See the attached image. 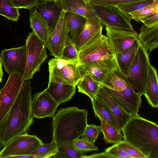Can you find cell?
<instances>
[{"label": "cell", "instance_id": "1", "mask_svg": "<svg viewBox=\"0 0 158 158\" xmlns=\"http://www.w3.org/2000/svg\"><path fill=\"white\" fill-rule=\"evenodd\" d=\"M30 82L24 81L14 103L0 123V145L4 147L17 136L27 133L34 122Z\"/></svg>", "mask_w": 158, "mask_h": 158}, {"label": "cell", "instance_id": "2", "mask_svg": "<svg viewBox=\"0 0 158 158\" xmlns=\"http://www.w3.org/2000/svg\"><path fill=\"white\" fill-rule=\"evenodd\" d=\"M86 109L70 106L61 108L53 118L52 141L58 148L73 146V140L83 134L87 125Z\"/></svg>", "mask_w": 158, "mask_h": 158}, {"label": "cell", "instance_id": "3", "mask_svg": "<svg viewBox=\"0 0 158 158\" xmlns=\"http://www.w3.org/2000/svg\"><path fill=\"white\" fill-rule=\"evenodd\" d=\"M123 140L147 158H158V126L139 115L132 117L123 127Z\"/></svg>", "mask_w": 158, "mask_h": 158}, {"label": "cell", "instance_id": "4", "mask_svg": "<svg viewBox=\"0 0 158 158\" xmlns=\"http://www.w3.org/2000/svg\"><path fill=\"white\" fill-rule=\"evenodd\" d=\"M78 63L95 62L112 69L118 67L115 54L108 38L97 34L83 48L78 52Z\"/></svg>", "mask_w": 158, "mask_h": 158}, {"label": "cell", "instance_id": "5", "mask_svg": "<svg viewBox=\"0 0 158 158\" xmlns=\"http://www.w3.org/2000/svg\"><path fill=\"white\" fill-rule=\"evenodd\" d=\"M25 44L27 62L22 77L24 81L32 79L34 74L40 71L41 64L48 58L45 44L33 31L28 35Z\"/></svg>", "mask_w": 158, "mask_h": 158}, {"label": "cell", "instance_id": "6", "mask_svg": "<svg viewBox=\"0 0 158 158\" xmlns=\"http://www.w3.org/2000/svg\"><path fill=\"white\" fill-rule=\"evenodd\" d=\"M149 54L139 44L131 65L129 75L127 77L133 90L141 95L145 93L150 64Z\"/></svg>", "mask_w": 158, "mask_h": 158}, {"label": "cell", "instance_id": "7", "mask_svg": "<svg viewBox=\"0 0 158 158\" xmlns=\"http://www.w3.org/2000/svg\"><path fill=\"white\" fill-rule=\"evenodd\" d=\"M89 7L102 21L104 26L127 31L134 30L131 19L116 6L88 3Z\"/></svg>", "mask_w": 158, "mask_h": 158}, {"label": "cell", "instance_id": "8", "mask_svg": "<svg viewBox=\"0 0 158 158\" xmlns=\"http://www.w3.org/2000/svg\"><path fill=\"white\" fill-rule=\"evenodd\" d=\"M78 60L51 59L48 62L49 81H53L76 85L81 79L77 67Z\"/></svg>", "mask_w": 158, "mask_h": 158}, {"label": "cell", "instance_id": "9", "mask_svg": "<svg viewBox=\"0 0 158 158\" xmlns=\"http://www.w3.org/2000/svg\"><path fill=\"white\" fill-rule=\"evenodd\" d=\"M43 143L36 135L27 133L17 136L0 151V158L13 156L31 155Z\"/></svg>", "mask_w": 158, "mask_h": 158}, {"label": "cell", "instance_id": "10", "mask_svg": "<svg viewBox=\"0 0 158 158\" xmlns=\"http://www.w3.org/2000/svg\"><path fill=\"white\" fill-rule=\"evenodd\" d=\"M101 84L125 112L132 117L139 115L138 112L142 103L141 95L133 90L129 82L127 86L121 91L115 90L107 85Z\"/></svg>", "mask_w": 158, "mask_h": 158}, {"label": "cell", "instance_id": "11", "mask_svg": "<svg viewBox=\"0 0 158 158\" xmlns=\"http://www.w3.org/2000/svg\"><path fill=\"white\" fill-rule=\"evenodd\" d=\"M20 74H9L4 86L0 89V123L14 103L24 81Z\"/></svg>", "mask_w": 158, "mask_h": 158}, {"label": "cell", "instance_id": "12", "mask_svg": "<svg viewBox=\"0 0 158 158\" xmlns=\"http://www.w3.org/2000/svg\"><path fill=\"white\" fill-rule=\"evenodd\" d=\"M0 57L2 65L9 74L16 73L23 76L27 62L25 44L20 47L3 49Z\"/></svg>", "mask_w": 158, "mask_h": 158}, {"label": "cell", "instance_id": "13", "mask_svg": "<svg viewBox=\"0 0 158 158\" xmlns=\"http://www.w3.org/2000/svg\"><path fill=\"white\" fill-rule=\"evenodd\" d=\"M59 105L45 89L34 95L31 102L32 114L39 119L53 117Z\"/></svg>", "mask_w": 158, "mask_h": 158}, {"label": "cell", "instance_id": "14", "mask_svg": "<svg viewBox=\"0 0 158 158\" xmlns=\"http://www.w3.org/2000/svg\"><path fill=\"white\" fill-rule=\"evenodd\" d=\"M62 10L59 20L49 37L47 47L55 58H60L68 34L65 15Z\"/></svg>", "mask_w": 158, "mask_h": 158}, {"label": "cell", "instance_id": "15", "mask_svg": "<svg viewBox=\"0 0 158 158\" xmlns=\"http://www.w3.org/2000/svg\"><path fill=\"white\" fill-rule=\"evenodd\" d=\"M105 30L115 54L126 50L138 40V34L135 30L127 31L107 26Z\"/></svg>", "mask_w": 158, "mask_h": 158}, {"label": "cell", "instance_id": "16", "mask_svg": "<svg viewBox=\"0 0 158 158\" xmlns=\"http://www.w3.org/2000/svg\"><path fill=\"white\" fill-rule=\"evenodd\" d=\"M95 98L106 106L115 121L118 130L121 132L123 127L132 117L117 104L101 84Z\"/></svg>", "mask_w": 158, "mask_h": 158}, {"label": "cell", "instance_id": "17", "mask_svg": "<svg viewBox=\"0 0 158 158\" xmlns=\"http://www.w3.org/2000/svg\"><path fill=\"white\" fill-rule=\"evenodd\" d=\"M66 12L81 15L94 21L104 27L103 23L89 7L85 0H57L56 2Z\"/></svg>", "mask_w": 158, "mask_h": 158}, {"label": "cell", "instance_id": "18", "mask_svg": "<svg viewBox=\"0 0 158 158\" xmlns=\"http://www.w3.org/2000/svg\"><path fill=\"white\" fill-rule=\"evenodd\" d=\"M35 7L34 10L47 21L52 34L59 20L61 7L56 2L43 0Z\"/></svg>", "mask_w": 158, "mask_h": 158}, {"label": "cell", "instance_id": "19", "mask_svg": "<svg viewBox=\"0 0 158 158\" xmlns=\"http://www.w3.org/2000/svg\"><path fill=\"white\" fill-rule=\"evenodd\" d=\"M76 85L58 81H49L47 91L59 104L70 100L76 93Z\"/></svg>", "mask_w": 158, "mask_h": 158}, {"label": "cell", "instance_id": "20", "mask_svg": "<svg viewBox=\"0 0 158 158\" xmlns=\"http://www.w3.org/2000/svg\"><path fill=\"white\" fill-rule=\"evenodd\" d=\"M77 67L81 78L88 73L95 81L105 85L114 69L105 67L95 62L78 63Z\"/></svg>", "mask_w": 158, "mask_h": 158}, {"label": "cell", "instance_id": "21", "mask_svg": "<svg viewBox=\"0 0 158 158\" xmlns=\"http://www.w3.org/2000/svg\"><path fill=\"white\" fill-rule=\"evenodd\" d=\"M138 34V40L148 53L158 47V23L147 26L143 24Z\"/></svg>", "mask_w": 158, "mask_h": 158}, {"label": "cell", "instance_id": "22", "mask_svg": "<svg viewBox=\"0 0 158 158\" xmlns=\"http://www.w3.org/2000/svg\"><path fill=\"white\" fill-rule=\"evenodd\" d=\"M149 104L152 108L158 106V82L156 69L150 64L148 76L144 95Z\"/></svg>", "mask_w": 158, "mask_h": 158}, {"label": "cell", "instance_id": "23", "mask_svg": "<svg viewBox=\"0 0 158 158\" xmlns=\"http://www.w3.org/2000/svg\"><path fill=\"white\" fill-rule=\"evenodd\" d=\"M30 27L47 47L51 33L47 21L35 10L30 12Z\"/></svg>", "mask_w": 158, "mask_h": 158}, {"label": "cell", "instance_id": "24", "mask_svg": "<svg viewBox=\"0 0 158 158\" xmlns=\"http://www.w3.org/2000/svg\"><path fill=\"white\" fill-rule=\"evenodd\" d=\"M103 27L100 23L86 19L83 30L73 43L77 51L83 48L97 34L102 31Z\"/></svg>", "mask_w": 158, "mask_h": 158}, {"label": "cell", "instance_id": "25", "mask_svg": "<svg viewBox=\"0 0 158 158\" xmlns=\"http://www.w3.org/2000/svg\"><path fill=\"white\" fill-rule=\"evenodd\" d=\"M139 44L137 40L126 50L115 53L118 68L126 77L129 75L131 65Z\"/></svg>", "mask_w": 158, "mask_h": 158}, {"label": "cell", "instance_id": "26", "mask_svg": "<svg viewBox=\"0 0 158 158\" xmlns=\"http://www.w3.org/2000/svg\"><path fill=\"white\" fill-rule=\"evenodd\" d=\"M68 34L73 43L83 29L86 19L78 15L67 11L65 15Z\"/></svg>", "mask_w": 158, "mask_h": 158}, {"label": "cell", "instance_id": "27", "mask_svg": "<svg viewBox=\"0 0 158 158\" xmlns=\"http://www.w3.org/2000/svg\"><path fill=\"white\" fill-rule=\"evenodd\" d=\"M101 85L89 74L86 73L81 78L76 86L79 92L86 94L92 99L95 98Z\"/></svg>", "mask_w": 158, "mask_h": 158}, {"label": "cell", "instance_id": "28", "mask_svg": "<svg viewBox=\"0 0 158 158\" xmlns=\"http://www.w3.org/2000/svg\"><path fill=\"white\" fill-rule=\"evenodd\" d=\"M99 119L101 122L102 132L106 143L115 144L122 141L123 136L120 132L103 119Z\"/></svg>", "mask_w": 158, "mask_h": 158}, {"label": "cell", "instance_id": "29", "mask_svg": "<svg viewBox=\"0 0 158 158\" xmlns=\"http://www.w3.org/2000/svg\"><path fill=\"white\" fill-rule=\"evenodd\" d=\"M91 101L95 116L103 119L118 130L115 121L106 106L96 98Z\"/></svg>", "mask_w": 158, "mask_h": 158}, {"label": "cell", "instance_id": "30", "mask_svg": "<svg viewBox=\"0 0 158 158\" xmlns=\"http://www.w3.org/2000/svg\"><path fill=\"white\" fill-rule=\"evenodd\" d=\"M128 83L127 77L117 67L113 70L106 85L115 90L121 91L127 86Z\"/></svg>", "mask_w": 158, "mask_h": 158}, {"label": "cell", "instance_id": "31", "mask_svg": "<svg viewBox=\"0 0 158 158\" xmlns=\"http://www.w3.org/2000/svg\"><path fill=\"white\" fill-rule=\"evenodd\" d=\"M19 9L16 7L11 0H0V15L9 20L17 21L20 15Z\"/></svg>", "mask_w": 158, "mask_h": 158}, {"label": "cell", "instance_id": "32", "mask_svg": "<svg viewBox=\"0 0 158 158\" xmlns=\"http://www.w3.org/2000/svg\"><path fill=\"white\" fill-rule=\"evenodd\" d=\"M158 12V0L138 10L130 13L128 14L131 19L139 22L142 19L153 15Z\"/></svg>", "mask_w": 158, "mask_h": 158}, {"label": "cell", "instance_id": "33", "mask_svg": "<svg viewBox=\"0 0 158 158\" xmlns=\"http://www.w3.org/2000/svg\"><path fill=\"white\" fill-rule=\"evenodd\" d=\"M58 152V148L56 143L53 141L47 143H43L31 155L36 158H52Z\"/></svg>", "mask_w": 158, "mask_h": 158}, {"label": "cell", "instance_id": "34", "mask_svg": "<svg viewBox=\"0 0 158 158\" xmlns=\"http://www.w3.org/2000/svg\"><path fill=\"white\" fill-rule=\"evenodd\" d=\"M157 0H139L116 6L128 16L129 13L138 10Z\"/></svg>", "mask_w": 158, "mask_h": 158}, {"label": "cell", "instance_id": "35", "mask_svg": "<svg viewBox=\"0 0 158 158\" xmlns=\"http://www.w3.org/2000/svg\"><path fill=\"white\" fill-rule=\"evenodd\" d=\"M83 153L76 149L73 146H63L58 148L56 154L52 158H85Z\"/></svg>", "mask_w": 158, "mask_h": 158}, {"label": "cell", "instance_id": "36", "mask_svg": "<svg viewBox=\"0 0 158 158\" xmlns=\"http://www.w3.org/2000/svg\"><path fill=\"white\" fill-rule=\"evenodd\" d=\"M78 52L68 34L61 56L60 58L66 60H78Z\"/></svg>", "mask_w": 158, "mask_h": 158}, {"label": "cell", "instance_id": "37", "mask_svg": "<svg viewBox=\"0 0 158 158\" xmlns=\"http://www.w3.org/2000/svg\"><path fill=\"white\" fill-rule=\"evenodd\" d=\"M101 132L100 125L97 126L93 124H87L81 138L94 143Z\"/></svg>", "mask_w": 158, "mask_h": 158}, {"label": "cell", "instance_id": "38", "mask_svg": "<svg viewBox=\"0 0 158 158\" xmlns=\"http://www.w3.org/2000/svg\"><path fill=\"white\" fill-rule=\"evenodd\" d=\"M116 144L132 158H147L138 149L124 140Z\"/></svg>", "mask_w": 158, "mask_h": 158}, {"label": "cell", "instance_id": "39", "mask_svg": "<svg viewBox=\"0 0 158 158\" xmlns=\"http://www.w3.org/2000/svg\"><path fill=\"white\" fill-rule=\"evenodd\" d=\"M73 145L76 149L82 153L96 151L98 149L94 143L81 138L73 140Z\"/></svg>", "mask_w": 158, "mask_h": 158}, {"label": "cell", "instance_id": "40", "mask_svg": "<svg viewBox=\"0 0 158 158\" xmlns=\"http://www.w3.org/2000/svg\"><path fill=\"white\" fill-rule=\"evenodd\" d=\"M105 152L111 158H132L116 144L106 149Z\"/></svg>", "mask_w": 158, "mask_h": 158}, {"label": "cell", "instance_id": "41", "mask_svg": "<svg viewBox=\"0 0 158 158\" xmlns=\"http://www.w3.org/2000/svg\"><path fill=\"white\" fill-rule=\"evenodd\" d=\"M14 6L18 8L31 10L38 3L39 0H11Z\"/></svg>", "mask_w": 158, "mask_h": 158}, {"label": "cell", "instance_id": "42", "mask_svg": "<svg viewBox=\"0 0 158 158\" xmlns=\"http://www.w3.org/2000/svg\"><path fill=\"white\" fill-rule=\"evenodd\" d=\"M139 0H90L88 2L109 6H117Z\"/></svg>", "mask_w": 158, "mask_h": 158}, {"label": "cell", "instance_id": "43", "mask_svg": "<svg viewBox=\"0 0 158 158\" xmlns=\"http://www.w3.org/2000/svg\"><path fill=\"white\" fill-rule=\"evenodd\" d=\"M158 12H157L153 15L140 19L139 21L147 26H150L158 23Z\"/></svg>", "mask_w": 158, "mask_h": 158}, {"label": "cell", "instance_id": "44", "mask_svg": "<svg viewBox=\"0 0 158 158\" xmlns=\"http://www.w3.org/2000/svg\"><path fill=\"white\" fill-rule=\"evenodd\" d=\"M110 158L111 156L107 153L104 152L97 154H94L90 155L85 156V158Z\"/></svg>", "mask_w": 158, "mask_h": 158}, {"label": "cell", "instance_id": "45", "mask_svg": "<svg viewBox=\"0 0 158 158\" xmlns=\"http://www.w3.org/2000/svg\"><path fill=\"white\" fill-rule=\"evenodd\" d=\"M9 158H36V157L32 155H25L13 156L10 157Z\"/></svg>", "mask_w": 158, "mask_h": 158}, {"label": "cell", "instance_id": "46", "mask_svg": "<svg viewBox=\"0 0 158 158\" xmlns=\"http://www.w3.org/2000/svg\"><path fill=\"white\" fill-rule=\"evenodd\" d=\"M2 66V65L0 57V83H1L2 82L3 76V72Z\"/></svg>", "mask_w": 158, "mask_h": 158}, {"label": "cell", "instance_id": "47", "mask_svg": "<svg viewBox=\"0 0 158 158\" xmlns=\"http://www.w3.org/2000/svg\"><path fill=\"white\" fill-rule=\"evenodd\" d=\"M43 0L48 1H53L54 2H56L57 0Z\"/></svg>", "mask_w": 158, "mask_h": 158}, {"label": "cell", "instance_id": "48", "mask_svg": "<svg viewBox=\"0 0 158 158\" xmlns=\"http://www.w3.org/2000/svg\"><path fill=\"white\" fill-rule=\"evenodd\" d=\"M90 0H85L86 2L88 3L90 1Z\"/></svg>", "mask_w": 158, "mask_h": 158}, {"label": "cell", "instance_id": "49", "mask_svg": "<svg viewBox=\"0 0 158 158\" xmlns=\"http://www.w3.org/2000/svg\"><path fill=\"white\" fill-rule=\"evenodd\" d=\"M1 145H0V149H1Z\"/></svg>", "mask_w": 158, "mask_h": 158}]
</instances>
